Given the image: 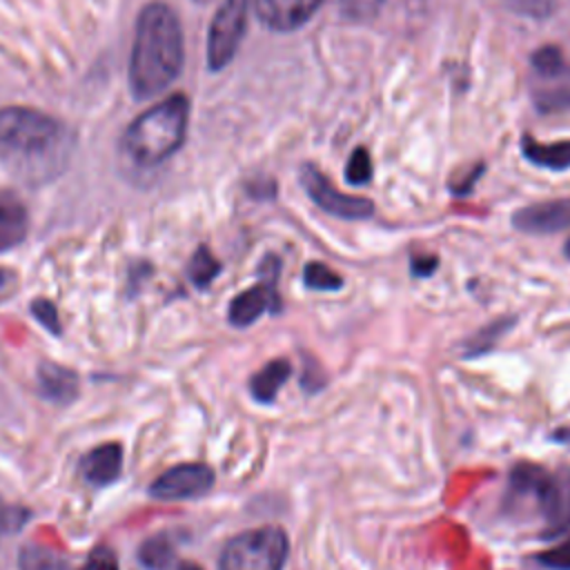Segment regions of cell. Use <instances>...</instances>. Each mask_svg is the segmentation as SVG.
<instances>
[{
	"instance_id": "cell-17",
	"label": "cell",
	"mask_w": 570,
	"mask_h": 570,
	"mask_svg": "<svg viewBox=\"0 0 570 570\" xmlns=\"http://www.w3.org/2000/svg\"><path fill=\"white\" fill-rule=\"evenodd\" d=\"M27 227L29 218L24 205L11 194H0V252L20 245L27 236Z\"/></svg>"
},
{
	"instance_id": "cell-21",
	"label": "cell",
	"mask_w": 570,
	"mask_h": 570,
	"mask_svg": "<svg viewBox=\"0 0 570 570\" xmlns=\"http://www.w3.org/2000/svg\"><path fill=\"white\" fill-rule=\"evenodd\" d=\"M171 557H174V543L167 534L149 537L147 541H142V546L138 550L140 563L149 570H160V568L169 566Z\"/></svg>"
},
{
	"instance_id": "cell-18",
	"label": "cell",
	"mask_w": 570,
	"mask_h": 570,
	"mask_svg": "<svg viewBox=\"0 0 570 570\" xmlns=\"http://www.w3.org/2000/svg\"><path fill=\"white\" fill-rule=\"evenodd\" d=\"M523 156L539 167L546 169H568L570 167V140H557V142H539L532 136H523L521 140Z\"/></svg>"
},
{
	"instance_id": "cell-28",
	"label": "cell",
	"mask_w": 570,
	"mask_h": 570,
	"mask_svg": "<svg viewBox=\"0 0 570 570\" xmlns=\"http://www.w3.org/2000/svg\"><path fill=\"white\" fill-rule=\"evenodd\" d=\"M80 570H120V568H118V559H116L114 550L107 546H98L89 552V557Z\"/></svg>"
},
{
	"instance_id": "cell-9",
	"label": "cell",
	"mask_w": 570,
	"mask_h": 570,
	"mask_svg": "<svg viewBox=\"0 0 570 570\" xmlns=\"http://www.w3.org/2000/svg\"><path fill=\"white\" fill-rule=\"evenodd\" d=\"M298 178L305 194L316 203L318 209H323L330 216H336L343 220H363L374 214L372 200L338 191L314 165H303Z\"/></svg>"
},
{
	"instance_id": "cell-10",
	"label": "cell",
	"mask_w": 570,
	"mask_h": 570,
	"mask_svg": "<svg viewBox=\"0 0 570 570\" xmlns=\"http://www.w3.org/2000/svg\"><path fill=\"white\" fill-rule=\"evenodd\" d=\"M216 474L205 463H180L163 472L149 488L151 497L163 501L196 499L212 490Z\"/></svg>"
},
{
	"instance_id": "cell-19",
	"label": "cell",
	"mask_w": 570,
	"mask_h": 570,
	"mask_svg": "<svg viewBox=\"0 0 570 570\" xmlns=\"http://www.w3.org/2000/svg\"><path fill=\"white\" fill-rule=\"evenodd\" d=\"M514 321H517V318L503 316V318H497V321H492L490 325L481 327L474 336H470V338L465 341V345H463V347H465V350H463V356H465V358H474V356H479V354L492 350V345L510 330V325H512Z\"/></svg>"
},
{
	"instance_id": "cell-25",
	"label": "cell",
	"mask_w": 570,
	"mask_h": 570,
	"mask_svg": "<svg viewBox=\"0 0 570 570\" xmlns=\"http://www.w3.org/2000/svg\"><path fill=\"white\" fill-rule=\"evenodd\" d=\"M534 559L548 570H570V537L561 539L559 546L539 552Z\"/></svg>"
},
{
	"instance_id": "cell-13",
	"label": "cell",
	"mask_w": 570,
	"mask_h": 570,
	"mask_svg": "<svg viewBox=\"0 0 570 570\" xmlns=\"http://www.w3.org/2000/svg\"><path fill=\"white\" fill-rule=\"evenodd\" d=\"M122 470V448L118 443H102L89 450L80 461V472L87 483L100 488L120 476Z\"/></svg>"
},
{
	"instance_id": "cell-6",
	"label": "cell",
	"mask_w": 570,
	"mask_h": 570,
	"mask_svg": "<svg viewBox=\"0 0 570 570\" xmlns=\"http://www.w3.org/2000/svg\"><path fill=\"white\" fill-rule=\"evenodd\" d=\"M530 98L539 111H570V65L563 62L559 49L534 51Z\"/></svg>"
},
{
	"instance_id": "cell-34",
	"label": "cell",
	"mask_w": 570,
	"mask_h": 570,
	"mask_svg": "<svg viewBox=\"0 0 570 570\" xmlns=\"http://www.w3.org/2000/svg\"><path fill=\"white\" fill-rule=\"evenodd\" d=\"M2 525H4V510H2V503H0V532H2Z\"/></svg>"
},
{
	"instance_id": "cell-22",
	"label": "cell",
	"mask_w": 570,
	"mask_h": 570,
	"mask_svg": "<svg viewBox=\"0 0 570 570\" xmlns=\"http://www.w3.org/2000/svg\"><path fill=\"white\" fill-rule=\"evenodd\" d=\"M303 283L307 289H314V292H338L345 285L338 272H334L332 267L318 261H312L303 267Z\"/></svg>"
},
{
	"instance_id": "cell-14",
	"label": "cell",
	"mask_w": 570,
	"mask_h": 570,
	"mask_svg": "<svg viewBox=\"0 0 570 570\" xmlns=\"http://www.w3.org/2000/svg\"><path fill=\"white\" fill-rule=\"evenodd\" d=\"M570 537V472L557 474V492L554 501L543 519L541 539L559 541Z\"/></svg>"
},
{
	"instance_id": "cell-7",
	"label": "cell",
	"mask_w": 570,
	"mask_h": 570,
	"mask_svg": "<svg viewBox=\"0 0 570 570\" xmlns=\"http://www.w3.org/2000/svg\"><path fill=\"white\" fill-rule=\"evenodd\" d=\"M261 283L243 289L236 294L227 307V318L234 327H249L263 314H278L281 312V294H278V274L281 261L276 256H265L258 265Z\"/></svg>"
},
{
	"instance_id": "cell-32",
	"label": "cell",
	"mask_w": 570,
	"mask_h": 570,
	"mask_svg": "<svg viewBox=\"0 0 570 570\" xmlns=\"http://www.w3.org/2000/svg\"><path fill=\"white\" fill-rule=\"evenodd\" d=\"M174 570H203V568L196 566V563H191V561H180V563L174 566Z\"/></svg>"
},
{
	"instance_id": "cell-16",
	"label": "cell",
	"mask_w": 570,
	"mask_h": 570,
	"mask_svg": "<svg viewBox=\"0 0 570 570\" xmlns=\"http://www.w3.org/2000/svg\"><path fill=\"white\" fill-rule=\"evenodd\" d=\"M292 376V365L287 358H274L265 363L249 379V394L256 403H274L287 379Z\"/></svg>"
},
{
	"instance_id": "cell-12",
	"label": "cell",
	"mask_w": 570,
	"mask_h": 570,
	"mask_svg": "<svg viewBox=\"0 0 570 570\" xmlns=\"http://www.w3.org/2000/svg\"><path fill=\"white\" fill-rule=\"evenodd\" d=\"M323 0H256V13L272 31H294L303 27Z\"/></svg>"
},
{
	"instance_id": "cell-15",
	"label": "cell",
	"mask_w": 570,
	"mask_h": 570,
	"mask_svg": "<svg viewBox=\"0 0 570 570\" xmlns=\"http://www.w3.org/2000/svg\"><path fill=\"white\" fill-rule=\"evenodd\" d=\"M40 394L53 403H71L78 394V374L58 363H42L38 370Z\"/></svg>"
},
{
	"instance_id": "cell-8",
	"label": "cell",
	"mask_w": 570,
	"mask_h": 570,
	"mask_svg": "<svg viewBox=\"0 0 570 570\" xmlns=\"http://www.w3.org/2000/svg\"><path fill=\"white\" fill-rule=\"evenodd\" d=\"M249 0H223L207 33V67L218 71L232 62L247 27Z\"/></svg>"
},
{
	"instance_id": "cell-20",
	"label": "cell",
	"mask_w": 570,
	"mask_h": 570,
	"mask_svg": "<svg viewBox=\"0 0 570 570\" xmlns=\"http://www.w3.org/2000/svg\"><path fill=\"white\" fill-rule=\"evenodd\" d=\"M20 570H69V566L51 548L29 543L20 552Z\"/></svg>"
},
{
	"instance_id": "cell-5",
	"label": "cell",
	"mask_w": 570,
	"mask_h": 570,
	"mask_svg": "<svg viewBox=\"0 0 570 570\" xmlns=\"http://www.w3.org/2000/svg\"><path fill=\"white\" fill-rule=\"evenodd\" d=\"M554 492L557 474L537 463L519 461L508 474L505 510L521 517H539L543 521L554 501Z\"/></svg>"
},
{
	"instance_id": "cell-26",
	"label": "cell",
	"mask_w": 570,
	"mask_h": 570,
	"mask_svg": "<svg viewBox=\"0 0 570 570\" xmlns=\"http://www.w3.org/2000/svg\"><path fill=\"white\" fill-rule=\"evenodd\" d=\"M383 0H341L338 2V9H341V16L347 18V20H370L379 13Z\"/></svg>"
},
{
	"instance_id": "cell-1",
	"label": "cell",
	"mask_w": 570,
	"mask_h": 570,
	"mask_svg": "<svg viewBox=\"0 0 570 570\" xmlns=\"http://www.w3.org/2000/svg\"><path fill=\"white\" fill-rule=\"evenodd\" d=\"M73 136L58 118L29 109H0V165L27 185L58 178L71 158Z\"/></svg>"
},
{
	"instance_id": "cell-2",
	"label": "cell",
	"mask_w": 570,
	"mask_h": 570,
	"mask_svg": "<svg viewBox=\"0 0 570 570\" xmlns=\"http://www.w3.org/2000/svg\"><path fill=\"white\" fill-rule=\"evenodd\" d=\"M185 60L183 29L174 9L149 2L140 9L129 58V89L136 100H149L167 89Z\"/></svg>"
},
{
	"instance_id": "cell-24",
	"label": "cell",
	"mask_w": 570,
	"mask_h": 570,
	"mask_svg": "<svg viewBox=\"0 0 570 570\" xmlns=\"http://www.w3.org/2000/svg\"><path fill=\"white\" fill-rule=\"evenodd\" d=\"M372 178V160L365 147H356L345 165V180L350 185H365Z\"/></svg>"
},
{
	"instance_id": "cell-35",
	"label": "cell",
	"mask_w": 570,
	"mask_h": 570,
	"mask_svg": "<svg viewBox=\"0 0 570 570\" xmlns=\"http://www.w3.org/2000/svg\"><path fill=\"white\" fill-rule=\"evenodd\" d=\"M194 2H198V4H205V2H209V0H194Z\"/></svg>"
},
{
	"instance_id": "cell-11",
	"label": "cell",
	"mask_w": 570,
	"mask_h": 570,
	"mask_svg": "<svg viewBox=\"0 0 570 570\" xmlns=\"http://www.w3.org/2000/svg\"><path fill=\"white\" fill-rule=\"evenodd\" d=\"M512 227L525 234H554L570 227V198L534 203L512 214Z\"/></svg>"
},
{
	"instance_id": "cell-30",
	"label": "cell",
	"mask_w": 570,
	"mask_h": 570,
	"mask_svg": "<svg viewBox=\"0 0 570 570\" xmlns=\"http://www.w3.org/2000/svg\"><path fill=\"white\" fill-rule=\"evenodd\" d=\"M439 267V258L432 254H414L410 258V274L416 278H428Z\"/></svg>"
},
{
	"instance_id": "cell-23",
	"label": "cell",
	"mask_w": 570,
	"mask_h": 570,
	"mask_svg": "<svg viewBox=\"0 0 570 570\" xmlns=\"http://www.w3.org/2000/svg\"><path fill=\"white\" fill-rule=\"evenodd\" d=\"M218 272H220V263L214 258V254L207 247H198L187 267L189 281L203 289L218 276Z\"/></svg>"
},
{
	"instance_id": "cell-3",
	"label": "cell",
	"mask_w": 570,
	"mask_h": 570,
	"mask_svg": "<svg viewBox=\"0 0 570 570\" xmlns=\"http://www.w3.org/2000/svg\"><path fill=\"white\" fill-rule=\"evenodd\" d=\"M189 120V102L183 94H171L156 102L122 134L125 156L140 167H154L167 160L185 140Z\"/></svg>"
},
{
	"instance_id": "cell-31",
	"label": "cell",
	"mask_w": 570,
	"mask_h": 570,
	"mask_svg": "<svg viewBox=\"0 0 570 570\" xmlns=\"http://www.w3.org/2000/svg\"><path fill=\"white\" fill-rule=\"evenodd\" d=\"M16 287V274L11 269H0V301L7 298Z\"/></svg>"
},
{
	"instance_id": "cell-29",
	"label": "cell",
	"mask_w": 570,
	"mask_h": 570,
	"mask_svg": "<svg viewBox=\"0 0 570 570\" xmlns=\"http://www.w3.org/2000/svg\"><path fill=\"white\" fill-rule=\"evenodd\" d=\"M31 314L51 332V334H60V321H58V312L53 307V303L38 298L31 303Z\"/></svg>"
},
{
	"instance_id": "cell-33",
	"label": "cell",
	"mask_w": 570,
	"mask_h": 570,
	"mask_svg": "<svg viewBox=\"0 0 570 570\" xmlns=\"http://www.w3.org/2000/svg\"><path fill=\"white\" fill-rule=\"evenodd\" d=\"M563 254H566V258H570V238H568L566 245H563Z\"/></svg>"
},
{
	"instance_id": "cell-4",
	"label": "cell",
	"mask_w": 570,
	"mask_h": 570,
	"mask_svg": "<svg viewBox=\"0 0 570 570\" xmlns=\"http://www.w3.org/2000/svg\"><path fill=\"white\" fill-rule=\"evenodd\" d=\"M289 557L287 532L261 525L232 537L218 559V570H283Z\"/></svg>"
},
{
	"instance_id": "cell-27",
	"label": "cell",
	"mask_w": 570,
	"mask_h": 570,
	"mask_svg": "<svg viewBox=\"0 0 570 570\" xmlns=\"http://www.w3.org/2000/svg\"><path fill=\"white\" fill-rule=\"evenodd\" d=\"M508 9H512L519 16H528L534 20L548 18L554 9V0H503Z\"/></svg>"
}]
</instances>
